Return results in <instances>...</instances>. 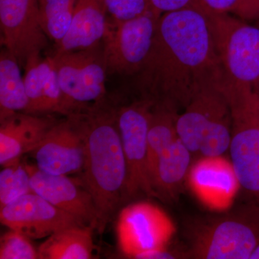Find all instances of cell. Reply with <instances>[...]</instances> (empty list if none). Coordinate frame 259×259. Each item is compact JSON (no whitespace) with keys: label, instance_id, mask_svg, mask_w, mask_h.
<instances>
[{"label":"cell","instance_id":"7a4b0ae2","mask_svg":"<svg viewBox=\"0 0 259 259\" xmlns=\"http://www.w3.org/2000/svg\"><path fill=\"white\" fill-rule=\"evenodd\" d=\"M67 115L84 138L81 183L93 196L98 214L97 230L102 233L126 196L127 164L115 107L104 99Z\"/></svg>","mask_w":259,"mask_h":259},{"label":"cell","instance_id":"5bb4252c","mask_svg":"<svg viewBox=\"0 0 259 259\" xmlns=\"http://www.w3.org/2000/svg\"><path fill=\"white\" fill-rule=\"evenodd\" d=\"M189 183L195 195L212 208H226L240 187L231 161L223 156L199 157L191 166Z\"/></svg>","mask_w":259,"mask_h":259},{"label":"cell","instance_id":"ffe728a7","mask_svg":"<svg viewBox=\"0 0 259 259\" xmlns=\"http://www.w3.org/2000/svg\"><path fill=\"white\" fill-rule=\"evenodd\" d=\"M20 63L6 48L0 55V120L28 112L29 101Z\"/></svg>","mask_w":259,"mask_h":259},{"label":"cell","instance_id":"8fae6325","mask_svg":"<svg viewBox=\"0 0 259 259\" xmlns=\"http://www.w3.org/2000/svg\"><path fill=\"white\" fill-rule=\"evenodd\" d=\"M0 221L10 229L32 239L50 236L70 227L84 226L35 192L25 194L0 208Z\"/></svg>","mask_w":259,"mask_h":259},{"label":"cell","instance_id":"ac0fdd59","mask_svg":"<svg viewBox=\"0 0 259 259\" xmlns=\"http://www.w3.org/2000/svg\"><path fill=\"white\" fill-rule=\"evenodd\" d=\"M192 156L179 138L162 153L152 176L153 188L156 196L177 198L184 183L188 180Z\"/></svg>","mask_w":259,"mask_h":259},{"label":"cell","instance_id":"52a82bcc","mask_svg":"<svg viewBox=\"0 0 259 259\" xmlns=\"http://www.w3.org/2000/svg\"><path fill=\"white\" fill-rule=\"evenodd\" d=\"M70 112L105 99L107 69L98 47L51 56ZM68 114V115H69Z\"/></svg>","mask_w":259,"mask_h":259},{"label":"cell","instance_id":"4dcf8cb0","mask_svg":"<svg viewBox=\"0 0 259 259\" xmlns=\"http://www.w3.org/2000/svg\"><path fill=\"white\" fill-rule=\"evenodd\" d=\"M250 259H259V244L257 245L256 248L253 250L251 255H250Z\"/></svg>","mask_w":259,"mask_h":259},{"label":"cell","instance_id":"603a6c76","mask_svg":"<svg viewBox=\"0 0 259 259\" xmlns=\"http://www.w3.org/2000/svg\"><path fill=\"white\" fill-rule=\"evenodd\" d=\"M77 0H39L42 30L58 45L71 26Z\"/></svg>","mask_w":259,"mask_h":259},{"label":"cell","instance_id":"9a60e30c","mask_svg":"<svg viewBox=\"0 0 259 259\" xmlns=\"http://www.w3.org/2000/svg\"><path fill=\"white\" fill-rule=\"evenodd\" d=\"M0 163L5 166L32 153L55 124L51 117L16 112L0 120Z\"/></svg>","mask_w":259,"mask_h":259},{"label":"cell","instance_id":"2e32d148","mask_svg":"<svg viewBox=\"0 0 259 259\" xmlns=\"http://www.w3.org/2000/svg\"><path fill=\"white\" fill-rule=\"evenodd\" d=\"M107 16L103 0H77L71 26L55 54L98 47L106 32Z\"/></svg>","mask_w":259,"mask_h":259},{"label":"cell","instance_id":"83f0119b","mask_svg":"<svg viewBox=\"0 0 259 259\" xmlns=\"http://www.w3.org/2000/svg\"><path fill=\"white\" fill-rule=\"evenodd\" d=\"M149 8L158 17L169 12L199 5L198 0H148Z\"/></svg>","mask_w":259,"mask_h":259},{"label":"cell","instance_id":"7c38bea8","mask_svg":"<svg viewBox=\"0 0 259 259\" xmlns=\"http://www.w3.org/2000/svg\"><path fill=\"white\" fill-rule=\"evenodd\" d=\"M56 122L32 151L36 167L54 175H68L82 171L85 141L81 129L71 116Z\"/></svg>","mask_w":259,"mask_h":259},{"label":"cell","instance_id":"44dd1931","mask_svg":"<svg viewBox=\"0 0 259 259\" xmlns=\"http://www.w3.org/2000/svg\"><path fill=\"white\" fill-rule=\"evenodd\" d=\"M177 116L176 109L163 104L153 103L151 107L148 132V170L151 183L158 158L178 139Z\"/></svg>","mask_w":259,"mask_h":259},{"label":"cell","instance_id":"5b68a950","mask_svg":"<svg viewBox=\"0 0 259 259\" xmlns=\"http://www.w3.org/2000/svg\"><path fill=\"white\" fill-rule=\"evenodd\" d=\"M225 74L259 94V26L227 15L206 12Z\"/></svg>","mask_w":259,"mask_h":259},{"label":"cell","instance_id":"4fadbf2b","mask_svg":"<svg viewBox=\"0 0 259 259\" xmlns=\"http://www.w3.org/2000/svg\"><path fill=\"white\" fill-rule=\"evenodd\" d=\"M33 192L53 205L74 216L84 226H98V214L93 196L82 185L67 175H54L28 166Z\"/></svg>","mask_w":259,"mask_h":259},{"label":"cell","instance_id":"e0dca14e","mask_svg":"<svg viewBox=\"0 0 259 259\" xmlns=\"http://www.w3.org/2000/svg\"><path fill=\"white\" fill-rule=\"evenodd\" d=\"M221 84L204 89L192 99L184 112L177 116V136L193 156H198L204 131L209 120L226 101Z\"/></svg>","mask_w":259,"mask_h":259},{"label":"cell","instance_id":"484cf974","mask_svg":"<svg viewBox=\"0 0 259 259\" xmlns=\"http://www.w3.org/2000/svg\"><path fill=\"white\" fill-rule=\"evenodd\" d=\"M28 237L10 229L0 240V258L37 259L38 252L30 243Z\"/></svg>","mask_w":259,"mask_h":259},{"label":"cell","instance_id":"9c48e42d","mask_svg":"<svg viewBox=\"0 0 259 259\" xmlns=\"http://www.w3.org/2000/svg\"><path fill=\"white\" fill-rule=\"evenodd\" d=\"M175 233L174 223L166 213L149 202L126 206L117 220L119 247L130 258L166 248Z\"/></svg>","mask_w":259,"mask_h":259},{"label":"cell","instance_id":"4316f807","mask_svg":"<svg viewBox=\"0 0 259 259\" xmlns=\"http://www.w3.org/2000/svg\"><path fill=\"white\" fill-rule=\"evenodd\" d=\"M111 21L124 22L141 16L150 10L148 0H103Z\"/></svg>","mask_w":259,"mask_h":259},{"label":"cell","instance_id":"6da1fadb","mask_svg":"<svg viewBox=\"0 0 259 259\" xmlns=\"http://www.w3.org/2000/svg\"><path fill=\"white\" fill-rule=\"evenodd\" d=\"M138 73L144 98L176 110L185 109L204 89L222 82L224 70L205 11L194 5L162 14Z\"/></svg>","mask_w":259,"mask_h":259},{"label":"cell","instance_id":"277c9868","mask_svg":"<svg viewBox=\"0 0 259 259\" xmlns=\"http://www.w3.org/2000/svg\"><path fill=\"white\" fill-rule=\"evenodd\" d=\"M221 88L231 107L232 165L240 187L259 204V94L226 76Z\"/></svg>","mask_w":259,"mask_h":259},{"label":"cell","instance_id":"7402d4cb","mask_svg":"<svg viewBox=\"0 0 259 259\" xmlns=\"http://www.w3.org/2000/svg\"><path fill=\"white\" fill-rule=\"evenodd\" d=\"M231 137L232 115L227 99L212 116L206 127L199 148V158L223 156L229 150Z\"/></svg>","mask_w":259,"mask_h":259},{"label":"cell","instance_id":"f546056e","mask_svg":"<svg viewBox=\"0 0 259 259\" xmlns=\"http://www.w3.org/2000/svg\"><path fill=\"white\" fill-rule=\"evenodd\" d=\"M240 13L246 16L259 14V0H244Z\"/></svg>","mask_w":259,"mask_h":259},{"label":"cell","instance_id":"f1b7e54d","mask_svg":"<svg viewBox=\"0 0 259 259\" xmlns=\"http://www.w3.org/2000/svg\"><path fill=\"white\" fill-rule=\"evenodd\" d=\"M244 0H198L199 5L204 11L223 14L232 10L241 9Z\"/></svg>","mask_w":259,"mask_h":259},{"label":"cell","instance_id":"d6986e66","mask_svg":"<svg viewBox=\"0 0 259 259\" xmlns=\"http://www.w3.org/2000/svg\"><path fill=\"white\" fill-rule=\"evenodd\" d=\"M93 227H70L53 233L37 248L40 259L93 258Z\"/></svg>","mask_w":259,"mask_h":259},{"label":"cell","instance_id":"30bf717a","mask_svg":"<svg viewBox=\"0 0 259 259\" xmlns=\"http://www.w3.org/2000/svg\"><path fill=\"white\" fill-rule=\"evenodd\" d=\"M2 44L25 67L48 46L39 15V0H0Z\"/></svg>","mask_w":259,"mask_h":259},{"label":"cell","instance_id":"8992f818","mask_svg":"<svg viewBox=\"0 0 259 259\" xmlns=\"http://www.w3.org/2000/svg\"><path fill=\"white\" fill-rule=\"evenodd\" d=\"M159 18L148 10L127 21L108 20L102 49L107 71L120 74L139 72L152 48Z\"/></svg>","mask_w":259,"mask_h":259},{"label":"cell","instance_id":"ba28073f","mask_svg":"<svg viewBox=\"0 0 259 259\" xmlns=\"http://www.w3.org/2000/svg\"><path fill=\"white\" fill-rule=\"evenodd\" d=\"M153 102L144 98L120 107H115L117 125L127 164L125 194L156 196L148 162V132Z\"/></svg>","mask_w":259,"mask_h":259},{"label":"cell","instance_id":"cb8c5ba5","mask_svg":"<svg viewBox=\"0 0 259 259\" xmlns=\"http://www.w3.org/2000/svg\"><path fill=\"white\" fill-rule=\"evenodd\" d=\"M32 192L33 191L26 165L18 160L4 166L0 173V208Z\"/></svg>","mask_w":259,"mask_h":259},{"label":"cell","instance_id":"3957f363","mask_svg":"<svg viewBox=\"0 0 259 259\" xmlns=\"http://www.w3.org/2000/svg\"><path fill=\"white\" fill-rule=\"evenodd\" d=\"M187 228V258L250 259L259 244V204L197 218Z\"/></svg>","mask_w":259,"mask_h":259},{"label":"cell","instance_id":"d4e9b609","mask_svg":"<svg viewBox=\"0 0 259 259\" xmlns=\"http://www.w3.org/2000/svg\"><path fill=\"white\" fill-rule=\"evenodd\" d=\"M41 59L40 55L32 56L29 58L24 67L25 70L24 82L29 101L27 113L35 115L49 113L44 94Z\"/></svg>","mask_w":259,"mask_h":259},{"label":"cell","instance_id":"1f68e13d","mask_svg":"<svg viewBox=\"0 0 259 259\" xmlns=\"http://www.w3.org/2000/svg\"><path fill=\"white\" fill-rule=\"evenodd\" d=\"M258 26H259V25H258Z\"/></svg>","mask_w":259,"mask_h":259}]
</instances>
